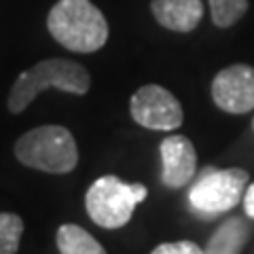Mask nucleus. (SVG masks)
Returning a JSON list of instances; mask_svg holds the SVG:
<instances>
[{"instance_id":"9d476101","label":"nucleus","mask_w":254,"mask_h":254,"mask_svg":"<svg viewBox=\"0 0 254 254\" xmlns=\"http://www.w3.org/2000/svg\"><path fill=\"white\" fill-rule=\"evenodd\" d=\"M250 229L242 218H229L220 225V229L208 242L205 254H240Z\"/></svg>"},{"instance_id":"f03ea898","label":"nucleus","mask_w":254,"mask_h":254,"mask_svg":"<svg viewBox=\"0 0 254 254\" xmlns=\"http://www.w3.org/2000/svg\"><path fill=\"white\" fill-rule=\"evenodd\" d=\"M89 72L81 64L60 58L43 60L34 68H30L17 76V81H15L9 93V110L13 115L23 113L32 104V100L41 91L49 89V87H55V89L66 93L85 95L89 91Z\"/></svg>"},{"instance_id":"0eeeda50","label":"nucleus","mask_w":254,"mask_h":254,"mask_svg":"<svg viewBox=\"0 0 254 254\" xmlns=\"http://www.w3.org/2000/svg\"><path fill=\"white\" fill-rule=\"evenodd\" d=\"M212 98L225 113L244 115L254 108V68L235 64L214 76Z\"/></svg>"},{"instance_id":"20e7f679","label":"nucleus","mask_w":254,"mask_h":254,"mask_svg":"<svg viewBox=\"0 0 254 254\" xmlns=\"http://www.w3.org/2000/svg\"><path fill=\"white\" fill-rule=\"evenodd\" d=\"M148 190L144 185H127L117 176H102L85 195V208L95 225L119 229L129 222L133 210L144 201Z\"/></svg>"},{"instance_id":"9b49d317","label":"nucleus","mask_w":254,"mask_h":254,"mask_svg":"<svg viewBox=\"0 0 254 254\" xmlns=\"http://www.w3.org/2000/svg\"><path fill=\"white\" fill-rule=\"evenodd\" d=\"M58 250L60 254H106L100 242L78 225H62L58 229Z\"/></svg>"},{"instance_id":"2eb2a0df","label":"nucleus","mask_w":254,"mask_h":254,"mask_svg":"<svg viewBox=\"0 0 254 254\" xmlns=\"http://www.w3.org/2000/svg\"><path fill=\"white\" fill-rule=\"evenodd\" d=\"M244 205H246V214H248L250 218H254V185H250V189L246 190Z\"/></svg>"},{"instance_id":"423d86ee","label":"nucleus","mask_w":254,"mask_h":254,"mask_svg":"<svg viewBox=\"0 0 254 254\" xmlns=\"http://www.w3.org/2000/svg\"><path fill=\"white\" fill-rule=\"evenodd\" d=\"M131 117L142 127L157 131L176 129L182 123V106L174 95L159 85H144L131 98Z\"/></svg>"},{"instance_id":"ddd939ff","label":"nucleus","mask_w":254,"mask_h":254,"mask_svg":"<svg viewBox=\"0 0 254 254\" xmlns=\"http://www.w3.org/2000/svg\"><path fill=\"white\" fill-rule=\"evenodd\" d=\"M212 21L218 28H229L244 17L248 11V0H210Z\"/></svg>"},{"instance_id":"1a4fd4ad","label":"nucleus","mask_w":254,"mask_h":254,"mask_svg":"<svg viewBox=\"0 0 254 254\" xmlns=\"http://www.w3.org/2000/svg\"><path fill=\"white\" fill-rule=\"evenodd\" d=\"M150 9L163 28L174 32L195 30L203 17L201 0H153Z\"/></svg>"},{"instance_id":"6e6552de","label":"nucleus","mask_w":254,"mask_h":254,"mask_svg":"<svg viewBox=\"0 0 254 254\" xmlns=\"http://www.w3.org/2000/svg\"><path fill=\"white\" fill-rule=\"evenodd\" d=\"M163 182L172 189H180L195 176L197 155L193 142L185 136H170L161 142Z\"/></svg>"},{"instance_id":"39448f33","label":"nucleus","mask_w":254,"mask_h":254,"mask_svg":"<svg viewBox=\"0 0 254 254\" xmlns=\"http://www.w3.org/2000/svg\"><path fill=\"white\" fill-rule=\"evenodd\" d=\"M248 172L240 168L231 170H203L201 178L190 189V203L197 212L220 214L237 205L248 185Z\"/></svg>"},{"instance_id":"f257e3e1","label":"nucleus","mask_w":254,"mask_h":254,"mask_svg":"<svg viewBox=\"0 0 254 254\" xmlns=\"http://www.w3.org/2000/svg\"><path fill=\"white\" fill-rule=\"evenodd\" d=\"M47 28L62 47L74 53H93L108 41L106 17L91 0H60L49 11Z\"/></svg>"},{"instance_id":"7ed1b4c3","label":"nucleus","mask_w":254,"mask_h":254,"mask_svg":"<svg viewBox=\"0 0 254 254\" xmlns=\"http://www.w3.org/2000/svg\"><path fill=\"white\" fill-rule=\"evenodd\" d=\"M15 157L21 165L47 174H68L78 163L74 136L62 125L36 127L15 142Z\"/></svg>"},{"instance_id":"4468645a","label":"nucleus","mask_w":254,"mask_h":254,"mask_svg":"<svg viewBox=\"0 0 254 254\" xmlns=\"http://www.w3.org/2000/svg\"><path fill=\"white\" fill-rule=\"evenodd\" d=\"M150 254H205V252L193 242H174V244H159Z\"/></svg>"},{"instance_id":"f8f14e48","label":"nucleus","mask_w":254,"mask_h":254,"mask_svg":"<svg viewBox=\"0 0 254 254\" xmlns=\"http://www.w3.org/2000/svg\"><path fill=\"white\" fill-rule=\"evenodd\" d=\"M23 233V220L17 214L0 212V254H17Z\"/></svg>"}]
</instances>
